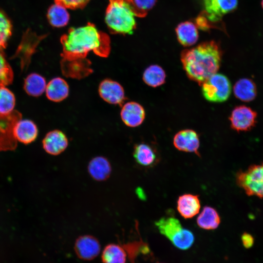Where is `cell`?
I'll return each instance as SVG.
<instances>
[{"label":"cell","instance_id":"cell-12","mask_svg":"<svg viewBox=\"0 0 263 263\" xmlns=\"http://www.w3.org/2000/svg\"><path fill=\"white\" fill-rule=\"evenodd\" d=\"M173 143L175 148L180 151L193 152L200 156L199 137L194 130L185 129L179 131L174 135Z\"/></svg>","mask_w":263,"mask_h":263},{"label":"cell","instance_id":"cell-34","mask_svg":"<svg viewBox=\"0 0 263 263\" xmlns=\"http://www.w3.org/2000/svg\"><path fill=\"white\" fill-rule=\"evenodd\" d=\"M261 5H262V8L263 9V0H262Z\"/></svg>","mask_w":263,"mask_h":263},{"label":"cell","instance_id":"cell-14","mask_svg":"<svg viewBox=\"0 0 263 263\" xmlns=\"http://www.w3.org/2000/svg\"><path fill=\"white\" fill-rule=\"evenodd\" d=\"M120 116L122 121L126 126L136 127L144 121L145 111L143 106L138 103L130 101L122 106Z\"/></svg>","mask_w":263,"mask_h":263},{"label":"cell","instance_id":"cell-21","mask_svg":"<svg viewBox=\"0 0 263 263\" xmlns=\"http://www.w3.org/2000/svg\"><path fill=\"white\" fill-rule=\"evenodd\" d=\"M133 156L137 164L147 168L153 166L158 160L156 151L145 143L137 144L134 146Z\"/></svg>","mask_w":263,"mask_h":263},{"label":"cell","instance_id":"cell-28","mask_svg":"<svg viewBox=\"0 0 263 263\" xmlns=\"http://www.w3.org/2000/svg\"><path fill=\"white\" fill-rule=\"evenodd\" d=\"M16 99L14 94L5 86L0 87V113L7 114L14 109Z\"/></svg>","mask_w":263,"mask_h":263},{"label":"cell","instance_id":"cell-15","mask_svg":"<svg viewBox=\"0 0 263 263\" xmlns=\"http://www.w3.org/2000/svg\"><path fill=\"white\" fill-rule=\"evenodd\" d=\"M201 208L199 196L190 193L180 195L177 201V209L184 218L190 219L196 215Z\"/></svg>","mask_w":263,"mask_h":263},{"label":"cell","instance_id":"cell-3","mask_svg":"<svg viewBox=\"0 0 263 263\" xmlns=\"http://www.w3.org/2000/svg\"><path fill=\"white\" fill-rule=\"evenodd\" d=\"M105 22L112 34L133 33L136 27V17L132 0H109Z\"/></svg>","mask_w":263,"mask_h":263},{"label":"cell","instance_id":"cell-7","mask_svg":"<svg viewBox=\"0 0 263 263\" xmlns=\"http://www.w3.org/2000/svg\"><path fill=\"white\" fill-rule=\"evenodd\" d=\"M238 0H202L203 11L201 15L207 22L209 28L213 24L221 23L226 14L234 12L237 8Z\"/></svg>","mask_w":263,"mask_h":263},{"label":"cell","instance_id":"cell-13","mask_svg":"<svg viewBox=\"0 0 263 263\" xmlns=\"http://www.w3.org/2000/svg\"><path fill=\"white\" fill-rule=\"evenodd\" d=\"M68 139L62 131L54 130L48 132L42 140L45 151L52 155H58L68 147Z\"/></svg>","mask_w":263,"mask_h":263},{"label":"cell","instance_id":"cell-22","mask_svg":"<svg viewBox=\"0 0 263 263\" xmlns=\"http://www.w3.org/2000/svg\"><path fill=\"white\" fill-rule=\"evenodd\" d=\"M234 94L239 100L248 102L253 100L257 95V87L253 80L247 78L240 79L233 87Z\"/></svg>","mask_w":263,"mask_h":263},{"label":"cell","instance_id":"cell-10","mask_svg":"<svg viewBox=\"0 0 263 263\" xmlns=\"http://www.w3.org/2000/svg\"><path fill=\"white\" fill-rule=\"evenodd\" d=\"M101 250L99 241L90 235L78 237L75 241L74 250L77 256L84 261H91L95 258Z\"/></svg>","mask_w":263,"mask_h":263},{"label":"cell","instance_id":"cell-1","mask_svg":"<svg viewBox=\"0 0 263 263\" xmlns=\"http://www.w3.org/2000/svg\"><path fill=\"white\" fill-rule=\"evenodd\" d=\"M60 43L62 48L60 61L61 72L66 77L78 80L93 73L92 62L88 57L90 53L107 57L111 50L109 35L91 22L69 29L60 38Z\"/></svg>","mask_w":263,"mask_h":263},{"label":"cell","instance_id":"cell-19","mask_svg":"<svg viewBox=\"0 0 263 263\" xmlns=\"http://www.w3.org/2000/svg\"><path fill=\"white\" fill-rule=\"evenodd\" d=\"M45 93L48 99L59 102L68 97L69 93V85L63 78L55 77L47 84Z\"/></svg>","mask_w":263,"mask_h":263},{"label":"cell","instance_id":"cell-26","mask_svg":"<svg viewBox=\"0 0 263 263\" xmlns=\"http://www.w3.org/2000/svg\"><path fill=\"white\" fill-rule=\"evenodd\" d=\"M47 17L50 24L55 27L65 26L70 19L67 8L56 3L48 9Z\"/></svg>","mask_w":263,"mask_h":263},{"label":"cell","instance_id":"cell-32","mask_svg":"<svg viewBox=\"0 0 263 263\" xmlns=\"http://www.w3.org/2000/svg\"><path fill=\"white\" fill-rule=\"evenodd\" d=\"M90 0H54L55 3L66 8L76 9L84 7Z\"/></svg>","mask_w":263,"mask_h":263},{"label":"cell","instance_id":"cell-6","mask_svg":"<svg viewBox=\"0 0 263 263\" xmlns=\"http://www.w3.org/2000/svg\"><path fill=\"white\" fill-rule=\"evenodd\" d=\"M236 182L248 196L263 198V163L239 171L236 175Z\"/></svg>","mask_w":263,"mask_h":263},{"label":"cell","instance_id":"cell-20","mask_svg":"<svg viewBox=\"0 0 263 263\" xmlns=\"http://www.w3.org/2000/svg\"><path fill=\"white\" fill-rule=\"evenodd\" d=\"M175 32L179 42L185 47L194 44L199 38L197 26L189 21L179 24L175 28Z\"/></svg>","mask_w":263,"mask_h":263},{"label":"cell","instance_id":"cell-8","mask_svg":"<svg viewBox=\"0 0 263 263\" xmlns=\"http://www.w3.org/2000/svg\"><path fill=\"white\" fill-rule=\"evenodd\" d=\"M21 119V114L17 110L7 114L0 113V151L16 149L18 141L14 135V128Z\"/></svg>","mask_w":263,"mask_h":263},{"label":"cell","instance_id":"cell-29","mask_svg":"<svg viewBox=\"0 0 263 263\" xmlns=\"http://www.w3.org/2000/svg\"><path fill=\"white\" fill-rule=\"evenodd\" d=\"M12 25L6 15L0 11V51L5 48L12 34Z\"/></svg>","mask_w":263,"mask_h":263},{"label":"cell","instance_id":"cell-27","mask_svg":"<svg viewBox=\"0 0 263 263\" xmlns=\"http://www.w3.org/2000/svg\"><path fill=\"white\" fill-rule=\"evenodd\" d=\"M166 77V73L161 66L152 65L145 69L142 78L147 85L157 87L165 83Z\"/></svg>","mask_w":263,"mask_h":263},{"label":"cell","instance_id":"cell-30","mask_svg":"<svg viewBox=\"0 0 263 263\" xmlns=\"http://www.w3.org/2000/svg\"><path fill=\"white\" fill-rule=\"evenodd\" d=\"M13 78L12 69L0 51V87L11 84Z\"/></svg>","mask_w":263,"mask_h":263},{"label":"cell","instance_id":"cell-9","mask_svg":"<svg viewBox=\"0 0 263 263\" xmlns=\"http://www.w3.org/2000/svg\"><path fill=\"white\" fill-rule=\"evenodd\" d=\"M257 118L255 111L249 107L241 105L232 110L229 118L231 128L240 132L252 129L256 124Z\"/></svg>","mask_w":263,"mask_h":263},{"label":"cell","instance_id":"cell-18","mask_svg":"<svg viewBox=\"0 0 263 263\" xmlns=\"http://www.w3.org/2000/svg\"><path fill=\"white\" fill-rule=\"evenodd\" d=\"M38 134V128L35 123L30 120L21 119L15 126V138L23 144L32 143L36 139Z\"/></svg>","mask_w":263,"mask_h":263},{"label":"cell","instance_id":"cell-2","mask_svg":"<svg viewBox=\"0 0 263 263\" xmlns=\"http://www.w3.org/2000/svg\"><path fill=\"white\" fill-rule=\"evenodd\" d=\"M222 50L214 40L202 42L196 46L183 50L180 59L188 77L200 85L220 67Z\"/></svg>","mask_w":263,"mask_h":263},{"label":"cell","instance_id":"cell-5","mask_svg":"<svg viewBox=\"0 0 263 263\" xmlns=\"http://www.w3.org/2000/svg\"><path fill=\"white\" fill-rule=\"evenodd\" d=\"M202 85V92L204 98L214 103L223 102L229 98L231 92V85L228 78L221 74L216 73Z\"/></svg>","mask_w":263,"mask_h":263},{"label":"cell","instance_id":"cell-31","mask_svg":"<svg viewBox=\"0 0 263 263\" xmlns=\"http://www.w3.org/2000/svg\"><path fill=\"white\" fill-rule=\"evenodd\" d=\"M136 17H145L155 4L157 0H132Z\"/></svg>","mask_w":263,"mask_h":263},{"label":"cell","instance_id":"cell-17","mask_svg":"<svg viewBox=\"0 0 263 263\" xmlns=\"http://www.w3.org/2000/svg\"><path fill=\"white\" fill-rule=\"evenodd\" d=\"M88 171L94 180L104 181L110 176L112 166L107 158L102 156H97L92 158L89 162Z\"/></svg>","mask_w":263,"mask_h":263},{"label":"cell","instance_id":"cell-24","mask_svg":"<svg viewBox=\"0 0 263 263\" xmlns=\"http://www.w3.org/2000/svg\"><path fill=\"white\" fill-rule=\"evenodd\" d=\"M127 252L123 245L110 244L104 248L101 259L103 263H126Z\"/></svg>","mask_w":263,"mask_h":263},{"label":"cell","instance_id":"cell-4","mask_svg":"<svg viewBox=\"0 0 263 263\" xmlns=\"http://www.w3.org/2000/svg\"><path fill=\"white\" fill-rule=\"evenodd\" d=\"M160 233L167 238L178 249L187 250L194 241L191 231L184 228L178 219L173 217H163L155 223Z\"/></svg>","mask_w":263,"mask_h":263},{"label":"cell","instance_id":"cell-23","mask_svg":"<svg viewBox=\"0 0 263 263\" xmlns=\"http://www.w3.org/2000/svg\"><path fill=\"white\" fill-rule=\"evenodd\" d=\"M196 222L201 228L206 230L215 229L221 222V218L217 210L209 206H205L197 217Z\"/></svg>","mask_w":263,"mask_h":263},{"label":"cell","instance_id":"cell-25","mask_svg":"<svg viewBox=\"0 0 263 263\" xmlns=\"http://www.w3.org/2000/svg\"><path fill=\"white\" fill-rule=\"evenodd\" d=\"M46 85L44 77L38 74L32 73L25 79L23 88L28 94L38 97L45 91Z\"/></svg>","mask_w":263,"mask_h":263},{"label":"cell","instance_id":"cell-16","mask_svg":"<svg viewBox=\"0 0 263 263\" xmlns=\"http://www.w3.org/2000/svg\"><path fill=\"white\" fill-rule=\"evenodd\" d=\"M45 37L44 36H32L31 39L28 37L24 38L18 47L15 56L20 59L21 70H24L28 67L31 62V56L35 53L36 49L39 42Z\"/></svg>","mask_w":263,"mask_h":263},{"label":"cell","instance_id":"cell-11","mask_svg":"<svg viewBox=\"0 0 263 263\" xmlns=\"http://www.w3.org/2000/svg\"><path fill=\"white\" fill-rule=\"evenodd\" d=\"M98 93L105 101L111 104L122 105L126 99L123 87L118 82L109 78L100 83Z\"/></svg>","mask_w":263,"mask_h":263},{"label":"cell","instance_id":"cell-33","mask_svg":"<svg viewBox=\"0 0 263 263\" xmlns=\"http://www.w3.org/2000/svg\"><path fill=\"white\" fill-rule=\"evenodd\" d=\"M241 240L243 245L246 249L251 248L254 244V238L250 234L248 233H244L242 235Z\"/></svg>","mask_w":263,"mask_h":263}]
</instances>
